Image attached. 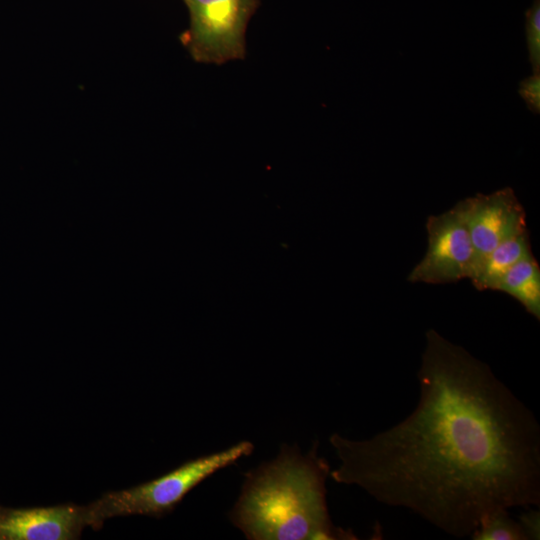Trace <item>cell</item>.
<instances>
[{
  "label": "cell",
  "instance_id": "cell-10",
  "mask_svg": "<svg viewBox=\"0 0 540 540\" xmlns=\"http://www.w3.org/2000/svg\"><path fill=\"white\" fill-rule=\"evenodd\" d=\"M470 537L473 540H528L519 521L505 508L484 514Z\"/></svg>",
  "mask_w": 540,
  "mask_h": 540
},
{
  "label": "cell",
  "instance_id": "cell-2",
  "mask_svg": "<svg viewBox=\"0 0 540 540\" xmlns=\"http://www.w3.org/2000/svg\"><path fill=\"white\" fill-rule=\"evenodd\" d=\"M283 445L279 454L245 474L230 510L231 523L249 540H352L357 537L332 522L326 501L328 462Z\"/></svg>",
  "mask_w": 540,
  "mask_h": 540
},
{
  "label": "cell",
  "instance_id": "cell-12",
  "mask_svg": "<svg viewBox=\"0 0 540 540\" xmlns=\"http://www.w3.org/2000/svg\"><path fill=\"white\" fill-rule=\"evenodd\" d=\"M519 94L525 101L528 109L534 114L540 113V75L533 73L519 84Z\"/></svg>",
  "mask_w": 540,
  "mask_h": 540
},
{
  "label": "cell",
  "instance_id": "cell-7",
  "mask_svg": "<svg viewBox=\"0 0 540 540\" xmlns=\"http://www.w3.org/2000/svg\"><path fill=\"white\" fill-rule=\"evenodd\" d=\"M89 526L88 507L35 508L0 506V540H74Z\"/></svg>",
  "mask_w": 540,
  "mask_h": 540
},
{
  "label": "cell",
  "instance_id": "cell-8",
  "mask_svg": "<svg viewBox=\"0 0 540 540\" xmlns=\"http://www.w3.org/2000/svg\"><path fill=\"white\" fill-rule=\"evenodd\" d=\"M528 229L496 246L470 279L478 290H494L501 277L516 263L531 256Z\"/></svg>",
  "mask_w": 540,
  "mask_h": 540
},
{
  "label": "cell",
  "instance_id": "cell-5",
  "mask_svg": "<svg viewBox=\"0 0 540 540\" xmlns=\"http://www.w3.org/2000/svg\"><path fill=\"white\" fill-rule=\"evenodd\" d=\"M428 247L407 280L413 283L446 284L471 279L475 253L468 229L458 211L431 215L426 222Z\"/></svg>",
  "mask_w": 540,
  "mask_h": 540
},
{
  "label": "cell",
  "instance_id": "cell-6",
  "mask_svg": "<svg viewBox=\"0 0 540 540\" xmlns=\"http://www.w3.org/2000/svg\"><path fill=\"white\" fill-rule=\"evenodd\" d=\"M453 207L460 214L471 238L475 253L474 274L496 246L528 229L525 210L510 187L490 194H476Z\"/></svg>",
  "mask_w": 540,
  "mask_h": 540
},
{
  "label": "cell",
  "instance_id": "cell-4",
  "mask_svg": "<svg viewBox=\"0 0 540 540\" xmlns=\"http://www.w3.org/2000/svg\"><path fill=\"white\" fill-rule=\"evenodd\" d=\"M189 27L180 35L194 61L222 65L246 55V30L259 0H184Z\"/></svg>",
  "mask_w": 540,
  "mask_h": 540
},
{
  "label": "cell",
  "instance_id": "cell-9",
  "mask_svg": "<svg viewBox=\"0 0 540 540\" xmlns=\"http://www.w3.org/2000/svg\"><path fill=\"white\" fill-rule=\"evenodd\" d=\"M494 290L513 297L529 314L540 319V267L533 254L512 266Z\"/></svg>",
  "mask_w": 540,
  "mask_h": 540
},
{
  "label": "cell",
  "instance_id": "cell-13",
  "mask_svg": "<svg viewBox=\"0 0 540 540\" xmlns=\"http://www.w3.org/2000/svg\"><path fill=\"white\" fill-rule=\"evenodd\" d=\"M521 524L528 540H538L540 538V512L539 510L528 508L519 517Z\"/></svg>",
  "mask_w": 540,
  "mask_h": 540
},
{
  "label": "cell",
  "instance_id": "cell-11",
  "mask_svg": "<svg viewBox=\"0 0 540 540\" xmlns=\"http://www.w3.org/2000/svg\"><path fill=\"white\" fill-rule=\"evenodd\" d=\"M526 41L533 73L540 71V0H534L526 11Z\"/></svg>",
  "mask_w": 540,
  "mask_h": 540
},
{
  "label": "cell",
  "instance_id": "cell-1",
  "mask_svg": "<svg viewBox=\"0 0 540 540\" xmlns=\"http://www.w3.org/2000/svg\"><path fill=\"white\" fill-rule=\"evenodd\" d=\"M425 338L415 409L369 439L332 434L329 475L462 538L495 509L539 506L540 426L486 363L434 329Z\"/></svg>",
  "mask_w": 540,
  "mask_h": 540
},
{
  "label": "cell",
  "instance_id": "cell-3",
  "mask_svg": "<svg viewBox=\"0 0 540 540\" xmlns=\"http://www.w3.org/2000/svg\"><path fill=\"white\" fill-rule=\"evenodd\" d=\"M254 445L241 441L225 450L187 461L167 474L138 486L106 493L88 505L89 526L101 528L112 517L171 512L194 487L220 469L252 453Z\"/></svg>",
  "mask_w": 540,
  "mask_h": 540
}]
</instances>
